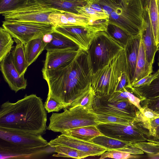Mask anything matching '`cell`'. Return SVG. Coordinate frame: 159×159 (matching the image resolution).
Wrapping results in <instances>:
<instances>
[{"label":"cell","instance_id":"5","mask_svg":"<svg viewBox=\"0 0 159 159\" xmlns=\"http://www.w3.org/2000/svg\"><path fill=\"white\" fill-rule=\"evenodd\" d=\"M47 129L61 133L64 131L85 126H96L99 123L93 110L82 106L64 109L63 112H53Z\"/></svg>","mask_w":159,"mask_h":159},{"label":"cell","instance_id":"43","mask_svg":"<svg viewBox=\"0 0 159 159\" xmlns=\"http://www.w3.org/2000/svg\"><path fill=\"white\" fill-rule=\"evenodd\" d=\"M87 3H98L100 0H84Z\"/></svg>","mask_w":159,"mask_h":159},{"label":"cell","instance_id":"44","mask_svg":"<svg viewBox=\"0 0 159 159\" xmlns=\"http://www.w3.org/2000/svg\"><path fill=\"white\" fill-rule=\"evenodd\" d=\"M65 0L72 1V2H76V1H80L83 0Z\"/></svg>","mask_w":159,"mask_h":159},{"label":"cell","instance_id":"26","mask_svg":"<svg viewBox=\"0 0 159 159\" xmlns=\"http://www.w3.org/2000/svg\"><path fill=\"white\" fill-rule=\"evenodd\" d=\"M95 95V93L90 82L88 84L80 95L73 102L70 107L80 106L84 107L89 110H93V102Z\"/></svg>","mask_w":159,"mask_h":159},{"label":"cell","instance_id":"32","mask_svg":"<svg viewBox=\"0 0 159 159\" xmlns=\"http://www.w3.org/2000/svg\"><path fill=\"white\" fill-rule=\"evenodd\" d=\"M96 114L97 120L99 123H114L125 124L132 122L134 120L111 115Z\"/></svg>","mask_w":159,"mask_h":159},{"label":"cell","instance_id":"15","mask_svg":"<svg viewBox=\"0 0 159 159\" xmlns=\"http://www.w3.org/2000/svg\"><path fill=\"white\" fill-rule=\"evenodd\" d=\"M139 33L143 42L146 60L153 67L158 47L155 43L148 8L143 11L142 24Z\"/></svg>","mask_w":159,"mask_h":159},{"label":"cell","instance_id":"16","mask_svg":"<svg viewBox=\"0 0 159 159\" xmlns=\"http://www.w3.org/2000/svg\"><path fill=\"white\" fill-rule=\"evenodd\" d=\"M79 48L47 51L43 69H56L72 61L79 52Z\"/></svg>","mask_w":159,"mask_h":159},{"label":"cell","instance_id":"12","mask_svg":"<svg viewBox=\"0 0 159 159\" xmlns=\"http://www.w3.org/2000/svg\"><path fill=\"white\" fill-rule=\"evenodd\" d=\"M51 148L66 146L86 153L90 156H99L107 151L105 148L92 143L61 134L48 142Z\"/></svg>","mask_w":159,"mask_h":159},{"label":"cell","instance_id":"37","mask_svg":"<svg viewBox=\"0 0 159 159\" xmlns=\"http://www.w3.org/2000/svg\"><path fill=\"white\" fill-rule=\"evenodd\" d=\"M157 74L156 72L154 73L145 76L139 80L134 84H132L133 88H138L148 86L151 83L155 78Z\"/></svg>","mask_w":159,"mask_h":159},{"label":"cell","instance_id":"28","mask_svg":"<svg viewBox=\"0 0 159 159\" xmlns=\"http://www.w3.org/2000/svg\"><path fill=\"white\" fill-rule=\"evenodd\" d=\"M9 33L3 27L0 28V62L11 51L14 41Z\"/></svg>","mask_w":159,"mask_h":159},{"label":"cell","instance_id":"47","mask_svg":"<svg viewBox=\"0 0 159 159\" xmlns=\"http://www.w3.org/2000/svg\"><path fill=\"white\" fill-rule=\"evenodd\" d=\"M159 1V0H158Z\"/></svg>","mask_w":159,"mask_h":159},{"label":"cell","instance_id":"29","mask_svg":"<svg viewBox=\"0 0 159 159\" xmlns=\"http://www.w3.org/2000/svg\"><path fill=\"white\" fill-rule=\"evenodd\" d=\"M106 32L124 48L132 36L120 27L114 25H109Z\"/></svg>","mask_w":159,"mask_h":159},{"label":"cell","instance_id":"35","mask_svg":"<svg viewBox=\"0 0 159 159\" xmlns=\"http://www.w3.org/2000/svg\"><path fill=\"white\" fill-rule=\"evenodd\" d=\"M130 153L123 151L116 150L106 151L101 155L100 159L110 158L116 159H126L132 157Z\"/></svg>","mask_w":159,"mask_h":159},{"label":"cell","instance_id":"22","mask_svg":"<svg viewBox=\"0 0 159 159\" xmlns=\"http://www.w3.org/2000/svg\"><path fill=\"white\" fill-rule=\"evenodd\" d=\"M90 142L105 148L107 151L112 150L120 151L126 148L132 143L120 140L103 134L94 137Z\"/></svg>","mask_w":159,"mask_h":159},{"label":"cell","instance_id":"18","mask_svg":"<svg viewBox=\"0 0 159 159\" xmlns=\"http://www.w3.org/2000/svg\"><path fill=\"white\" fill-rule=\"evenodd\" d=\"M152 72L153 67L151 66L146 60L143 42L141 37L135 70L131 84L151 75Z\"/></svg>","mask_w":159,"mask_h":159},{"label":"cell","instance_id":"30","mask_svg":"<svg viewBox=\"0 0 159 159\" xmlns=\"http://www.w3.org/2000/svg\"><path fill=\"white\" fill-rule=\"evenodd\" d=\"M54 148V151L57 154H54L52 156L55 157L80 159L90 156L89 154L68 147L58 146Z\"/></svg>","mask_w":159,"mask_h":159},{"label":"cell","instance_id":"9","mask_svg":"<svg viewBox=\"0 0 159 159\" xmlns=\"http://www.w3.org/2000/svg\"><path fill=\"white\" fill-rule=\"evenodd\" d=\"M2 26L13 38L18 39L24 45L32 40L44 37L55 31L54 27L51 24L40 22L4 20Z\"/></svg>","mask_w":159,"mask_h":159},{"label":"cell","instance_id":"14","mask_svg":"<svg viewBox=\"0 0 159 159\" xmlns=\"http://www.w3.org/2000/svg\"><path fill=\"white\" fill-rule=\"evenodd\" d=\"M0 70L3 78L12 90L16 93L25 89L27 86V81L24 76H20L13 61L11 52L1 62Z\"/></svg>","mask_w":159,"mask_h":159},{"label":"cell","instance_id":"40","mask_svg":"<svg viewBox=\"0 0 159 159\" xmlns=\"http://www.w3.org/2000/svg\"><path fill=\"white\" fill-rule=\"evenodd\" d=\"M86 5L91 7L97 11L105 13L101 6L98 3H87Z\"/></svg>","mask_w":159,"mask_h":159},{"label":"cell","instance_id":"34","mask_svg":"<svg viewBox=\"0 0 159 159\" xmlns=\"http://www.w3.org/2000/svg\"><path fill=\"white\" fill-rule=\"evenodd\" d=\"M28 0H0V13L10 10L26 3Z\"/></svg>","mask_w":159,"mask_h":159},{"label":"cell","instance_id":"41","mask_svg":"<svg viewBox=\"0 0 159 159\" xmlns=\"http://www.w3.org/2000/svg\"><path fill=\"white\" fill-rule=\"evenodd\" d=\"M151 0H140L143 10L148 8Z\"/></svg>","mask_w":159,"mask_h":159},{"label":"cell","instance_id":"7","mask_svg":"<svg viewBox=\"0 0 159 159\" xmlns=\"http://www.w3.org/2000/svg\"><path fill=\"white\" fill-rule=\"evenodd\" d=\"M61 12L39 0H28L20 7L0 14L6 21L50 24L49 16L52 13Z\"/></svg>","mask_w":159,"mask_h":159},{"label":"cell","instance_id":"25","mask_svg":"<svg viewBox=\"0 0 159 159\" xmlns=\"http://www.w3.org/2000/svg\"><path fill=\"white\" fill-rule=\"evenodd\" d=\"M148 9L155 43L157 47L159 44V1L151 0Z\"/></svg>","mask_w":159,"mask_h":159},{"label":"cell","instance_id":"19","mask_svg":"<svg viewBox=\"0 0 159 159\" xmlns=\"http://www.w3.org/2000/svg\"><path fill=\"white\" fill-rule=\"evenodd\" d=\"M16 45L11 52L13 64L21 76H24L29 66L27 61L24 45L19 40L14 38Z\"/></svg>","mask_w":159,"mask_h":159},{"label":"cell","instance_id":"31","mask_svg":"<svg viewBox=\"0 0 159 159\" xmlns=\"http://www.w3.org/2000/svg\"><path fill=\"white\" fill-rule=\"evenodd\" d=\"M78 14L86 16L90 19L97 20L109 18V16L105 13L97 11L86 5L77 8Z\"/></svg>","mask_w":159,"mask_h":159},{"label":"cell","instance_id":"4","mask_svg":"<svg viewBox=\"0 0 159 159\" xmlns=\"http://www.w3.org/2000/svg\"><path fill=\"white\" fill-rule=\"evenodd\" d=\"M125 72L129 71L124 49L107 65L93 74L91 84L95 95H110L115 92Z\"/></svg>","mask_w":159,"mask_h":159},{"label":"cell","instance_id":"38","mask_svg":"<svg viewBox=\"0 0 159 159\" xmlns=\"http://www.w3.org/2000/svg\"><path fill=\"white\" fill-rule=\"evenodd\" d=\"M140 111L144 117V119L150 121L159 117L158 114L147 107L143 109H142Z\"/></svg>","mask_w":159,"mask_h":159},{"label":"cell","instance_id":"20","mask_svg":"<svg viewBox=\"0 0 159 159\" xmlns=\"http://www.w3.org/2000/svg\"><path fill=\"white\" fill-rule=\"evenodd\" d=\"M42 37L32 40L24 45L26 58L29 66L38 58L42 53L48 43Z\"/></svg>","mask_w":159,"mask_h":159},{"label":"cell","instance_id":"42","mask_svg":"<svg viewBox=\"0 0 159 159\" xmlns=\"http://www.w3.org/2000/svg\"><path fill=\"white\" fill-rule=\"evenodd\" d=\"M151 126L152 128H155L159 126V117L151 121Z\"/></svg>","mask_w":159,"mask_h":159},{"label":"cell","instance_id":"33","mask_svg":"<svg viewBox=\"0 0 159 159\" xmlns=\"http://www.w3.org/2000/svg\"><path fill=\"white\" fill-rule=\"evenodd\" d=\"M69 23L71 26H85L87 25L90 18L78 13L65 12Z\"/></svg>","mask_w":159,"mask_h":159},{"label":"cell","instance_id":"23","mask_svg":"<svg viewBox=\"0 0 159 159\" xmlns=\"http://www.w3.org/2000/svg\"><path fill=\"white\" fill-rule=\"evenodd\" d=\"M50 34L52 39L50 42L48 43L45 48L47 51L70 48H79L72 40L58 32L54 31Z\"/></svg>","mask_w":159,"mask_h":159},{"label":"cell","instance_id":"46","mask_svg":"<svg viewBox=\"0 0 159 159\" xmlns=\"http://www.w3.org/2000/svg\"><path fill=\"white\" fill-rule=\"evenodd\" d=\"M157 51H159V44L158 46V49H157Z\"/></svg>","mask_w":159,"mask_h":159},{"label":"cell","instance_id":"45","mask_svg":"<svg viewBox=\"0 0 159 159\" xmlns=\"http://www.w3.org/2000/svg\"><path fill=\"white\" fill-rule=\"evenodd\" d=\"M158 67H159V55L158 58Z\"/></svg>","mask_w":159,"mask_h":159},{"label":"cell","instance_id":"39","mask_svg":"<svg viewBox=\"0 0 159 159\" xmlns=\"http://www.w3.org/2000/svg\"><path fill=\"white\" fill-rule=\"evenodd\" d=\"M116 8H120L123 10H126L129 4L130 0H107Z\"/></svg>","mask_w":159,"mask_h":159},{"label":"cell","instance_id":"11","mask_svg":"<svg viewBox=\"0 0 159 159\" xmlns=\"http://www.w3.org/2000/svg\"><path fill=\"white\" fill-rule=\"evenodd\" d=\"M99 123L96 127L102 134L122 141L134 143L137 140L138 129L134 123Z\"/></svg>","mask_w":159,"mask_h":159},{"label":"cell","instance_id":"13","mask_svg":"<svg viewBox=\"0 0 159 159\" xmlns=\"http://www.w3.org/2000/svg\"><path fill=\"white\" fill-rule=\"evenodd\" d=\"M54 30L67 37L80 48L86 51L95 35L98 32L88 24L85 26L54 27Z\"/></svg>","mask_w":159,"mask_h":159},{"label":"cell","instance_id":"36","mask_svg":"<svg viewBox=\"0 0 159 159\" xmlns=\"http://www.w3.org/2000/svg\"><path fill=\"white\" fill-rule=\"evenodd\" d=\"M46 111L50 113L52 112H58L63 109L61 105L51 97H47L44 104Z\"/></svg>","mask_w":159,"mask_h":159},{"label":"cell","instance_id":"2","mask_svg":"<svg viewBox=\"0 0 159 159\" xmlns=\"http://www.w3.org/2000/svg\"><path fill=\"white\" fill-rule=\"evenodd\" d=\"M42 99L26 95L14 103L9 101L0 108V129L42 135L47 129V115Z\"/></svg>","mask_w":159,"mask_h":159},{"label":"cell","instance_id":"17","mask_svg":"<svg viewBox=\"0 0 159 159\" xmlns=\"http://www.w3.org/2000/svg\"><path fill=\"white\" fill-rule=\"evenodd\" d=\"M141 39V36L140 33L132 36L124 48L131 83L135 70Z\"/></svg>","mask_w":159,"mask_h":159},{"label":"cell","instance_id":"27","mask_svg":"<svg viewBox=\"0 0 159 159\" xmlns=\"http://www.w3.org/2000/svg\"><path fill=\"white\" fill-rule=\"evenodd\" d=\"M157 74L150 84L138 88H133V93L137 96L149 98L159 96V67L156 71Z\"/></svg>","mask_w":159,"mask_h":159},{"label":"cell","instance_id":"24","mask_svg":"<svg viewBox=\"0 0 159 159\" xmlns=\"http://www.w3.org/2000/svg\"><path fill=\"white\" fill-rule=\"evenodd\" d=\"M62 12L78 13L77 8L86 5L87 3L83 0L72 2L65 0H39Z\"/></svg>","mask_w":159,"mask_h":159},{"label":"cell","instance_id":"10","mask_svg":"<svg viewBox=\"0 0 159 159\" xmlns=\"http://www.w3.org/2000/svg\"><path fill=\"white\" fill-rule=\"evenodd\" d=\"M135 107L128 100L110 101L105 96L95 95L93 109L98 114H107L135 119Z\"/></svg>","mask_w":159,"mask_h":159},{"label":"cell","instance_id":"3","mask_svg":"<svg viewBox=\"0 0 159 159\" xmlns=\"http://www.w3.org/2000/svg\"><path fill=\"white\" fill-rule=\"evenodd\" d=\"M49 147L42 135L0 129L1 158H31L47 153Z\"/></svg>","mask_w":159,"mask_h":159},{"label":"cell","instance_id":"1","mask_svg":"<svg viewBox=\"0 0 159 159\" xmlns=\"http://www.w3.org/2000/svg\"><path fill=\"white\" fill-rule=\"evenodd\" d=\"M48 85L47 97L59 103L63 109L70 107L91 82L92 66L87 51L81 48L70 62L54 70L42 69Z\"/></svg>","mask_w":159,"mask_h":159},{"label":"cell","instance_id":"21","mask_svg":"<svg viewBox=\"0 0 159 159\" xmlns=\"http://www.w3.org/2000/svg\"><path fill=\"white\" fill-rule=\"evenodd\" d=\"M61 134L88 142L94 137L102 134L96 126L94 125L85 126L67 130Z\"/></svg>","mask_w":159,"mask_h":159},{"label":"cell","instance_id":"6","mask_svg":"<svg viewBox=\"0 0 159 159\" xmlns=\"http://www.w3.org/2000/svg\"><path fill=\"white\" fill-rule=\"evenodd\" d=\"M124 49L106 32H98L87 51L93 74L107 65L116 55Z\"/></svg>","mask_w":159,"mask_h":159},{"label":"cell","instance_id":"8","mask_svg":"<svg viewBox=\"0 0 159 159\" xmlns=\"http://www.w3.org/2000/svg\"><path fill=\"white\" fill-rule=\"evenodd\" d=\"M140 0H130L127 9L117 8L110 15L109 25H116L131 36L139 34L143 21Z\"/></svg>","mask_w":159,"mask_h":159}]
</instances>
